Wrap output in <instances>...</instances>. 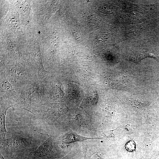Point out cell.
<instances>
[{
  "label": "cell",
  "instance_id": "6da1fadb",
  "mask_svg": "<svg viewBox=\"0 0 159 159\" xmlns=\"http://www.w3.org/2000/svg\"><path fill=\"white\" fill-rule=\"evenodd\" d=\"M32 139L13 134L11 137L0 138V153L2 155L13 157L15 159H24L30 152L35 150Z\"/></svg>",
  "mask_w": 159,
  "mask_h": 159
},
{
  "label": "cell",
  "instance_id": "7a4b0ae2",
  "mask_svg": "<svg viewBox=\"0 0 159 159\" xmlns=\"http://www.w3.org/2000/svg\"><path fill=\"white\" fill-rule=\"evenodd\" d=\"M54 143L51 137H49L33 151L30 152L24 159H39L45 157L50 159L54 153Z\"/></svg>",
  "mask_w": 159,
  "mask_h": 159
},
{
  "label": "cell",
  "instance_id": "3957f363",
  "mask_svg": "<svg viewBox=\"0 0 159 159\" xmlns=\"http://www.w3.org/2000/svg\"><path fill=\"white\" fill-rule=\"evenodd\" d=\"M93 139L100 138L85 137L79 135L74 132H69L63 136L61 140V146L63 148L72 143Z\"/></svg>",
  "mask_w": 159,
  "mask_h": 159
},
{
  "label": "cell",
  "instance_id": "277c9868",
  "mask_svg": "<svg viewBox=\"0 0 159 159\" xmlns=\"http://www.w3.org/2000/svg\"><path fill=\"white\" fill-rule=\"evenodd\" d=\"M11 105L6 102H1L0 106V138H5L7 132L5 127V117L7 110Z\"/></svg>",
  "mask_w": 159,
  "mask_h": 159
},
{
  "label": "cell",
  "instance_id": "5b68a950",
  "mask_svg": "<svg viewBox=\"0 0 159 159\" xmlns=\"http://www.w3.org/2000/svg\"><path fill=\"white\" fill-rule=\"evenodd\" d=\"M147 57L152 58L155 59H157L156 57L153 54H149L143 52L140 54L137 53L133 55H131L130 57V59L134 62H138L144 58Z\"/></svg>",
  "mask_w": 159,
  "mask_h": 159
},
{
  "label": "cell",
  "instance_id": "8992f818",
  "mask_svg": "<svg viewBox=\"0 0 159 159\" xmlns=\"http://www.w3.org/2000/svg\"><path fill=\"white\" fill-rule=\"evenodd\" d=\"M1 90L7 92L14 91L12 86L5 77L4 74L1 75Z\"/></svg>",
  "mask_w": 159,
  "mask_h": 159
},
{
  "label": "cell",
  "instance_id": "52a82bcc",
  "mask_svg": "<svg viewBox=\"0 0 159 159\" xmlns=\"http://www.w3.org/2000/svg\"><path fill=\"white\" fill-rule=\"evenodd\" d=\"M51 94L55 98L59 99L63 96V93L60 87L54 86L52 89Z\"/></svg>",
  "mask_w": 159,
  "mask_h": 159
},
{
  "label": "cell",
  "instance_id": "ba28073f",
  "mask_svg": "<svg viewBox=\"0 0 159 159\" xmlns=\"http://www.w3.org/2000/svg\"><path fill=\"white\" fill-rule=\"evenodd\" d=\"M102 134L106 138L109 139H113L114 138V135L113 130L105 131L102 132Z\"/></svg>",
  "mask_w": 159,
  "mask_h": 159
},
{
  "label": "cell",
  "instance_id": "9c48e42d",
  "mask_svg": "<svg viewBox=\"0 0 159 159\" xmlns=\"http://www.w3.org/2000/svg\"><path fill=\"white\" fill-rule=\"evenodd\" d=\"M13 72H14V74L15 76L20 77H23L24 76V73L20 71L15 70Z\"/></svg>",
  "mask_w": 159,
  "mask_h": 159
},
{
  "label": "cell",
  "instance_id": "30bf717a",
  "mask_svg": "<svg viewBox=\"0 0 159 159\" xmlns=\"http://www.w3.org/2000/svg\"><path fill=\"white\" fill-rule=\"evenodd\" d=\"M0 159H5L2 153H0Z\"/></svg>",
  "mask_w": 159,
  "mask_h": 159
},
{
  "label": "cell",
  "instance_id": "8fae6325",
  "mask_svg": "<svg viewBox=\"0 0 159 159\" xmlns=\"http://www.w3.org/2000/svg\"><path fill=\"white\" fill-rule=\"evenodd\" d=\"M68 155H67L66 156H64V157H63V158H61L60 159H58V158H57L56 159H67V158L68 157Z\"/></svg>",
  "mask_w": 159,
  "mask_h": 159
},
{
  "label": "cell",
  "instance_id": "7c38bea8",
  "mask_svg": "<svg viewBox=\"0 0 159 159\" xmlns=\"http://www.w3.org/2000/svg\"><path fill=\"white\" fill-rule=\"evenodd\" d=\"M84 159H85V155H84Z\"/></svg>",
  "mask_w": 159,
  "mask_h": 159
}]
</instances>
